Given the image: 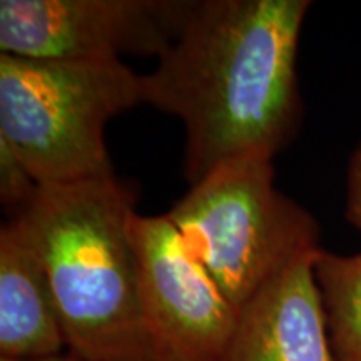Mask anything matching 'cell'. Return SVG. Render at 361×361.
Instances as JSON below:
<instances>
[{
  "mask_svg": "<svg viewBox=\"0 0 361 361\" xmlns=\"http://www.w3.org/2000/svg\"><path fill=\"white\" fill-rule=\"evenodd\" d=\"M308 0H194L186 24L142 75V101L186 129L184 178L224 162L274 159L300 133L298 47Z\"/></svg>",
  "mask_w": 361,
  "mask_h": 361,
  "instance_id": "obj_1",
  "label": "cell"
},
{
  "mask_svg": "<svg viewBox=\"0 0 361 361\" xmlns=\"http://www.w3.org/2000/svg\"><path fill=\"white\" fill-rule=\"evenodd\" d=\"M135 189L116 178L39 186L17 219L42 258L67 351L87 361H154L130 239Z\"/></svg>",
  "mask_w": 361,
  "mask_h": 361,
  "instance_id": "obj_2",
  "label": "cell"
},
{
  "mask_svg": "<svg viewBox=\"0 0 361 361\" xmlns=\"http://www.w3.org/2000/svg\"><path fill=\"white\" fill-rule=\"evenodd\" d=\"M139 104L142 75L123 61L0 54V141L39 186L116 178L106 126Z\"/></svg>",
  "mask_w": 361,
  "mask_h": 361,
  "instance_id": "obj_3",
  "label": "cell"
},
{
  "mask_svg": "<svg viewBox=\"0 0 361 361\" xmlns=\"http://www.w3.org/2000/svg\"><path fill=\"white\" fill-rule=\"evenodd\" d=\"M274 179L273 159L239 157L192 184L166 213L238 310L322 247L316 219Z\"/></svg>",
  "mask_w": 361,
  "mask_h": 361,
  "instance_id": "obj_4",
  "label": "cell"
},
{
  "mask_svg": "<svg viewBox=\"0 0 361 361\" xmlns=\"http://www.w3.org/2000/svg\"><path fill=\"white\" fill-rule=\"evenodd\" d=\"M194 0H2L0 54L106 62L161 57Z\"/></svg>",
  "mask_w": 361,
  "mask_h": 361,
  "instance_id": "obj_5",
  "label": "cell"
},
{
  "mask_svg": "<svg viewBox=\"0 0 361 361\" xmlns=\"http://www.w3.org/2000/svg\"><path fill=\"white\" fill-rule=\"evenodd\" d=\"M139 298L154 361H223L239 310L166 214L130 218Z\"/></svg>",
  "mask_w": 361,
  "mask_h": 361,
  "instance_id": "obj_6",
  "label": "cell"
},
{
  "mask_svg": "<svg viewBox=\"0 0 361 361\" xmlns=\"http://www.w3.org/2000/svg\"><path fill=\"white\" fill-rule=\"evenodd\" d=\"M316 252L293 263L239 310L223 361H336L313 274Z\"/></svg>",
  "mask_w": 361,
  "mask_h": 361,
  "instance_id": "obj_7",
  "label": "cell"
},
{
  "mask_svg": "<svg viewBox=\"0 0 361 361\" xmlns=\"http://www.w3.org/2000/svg\"><path fill=\"white\" fill-rule=\"evenodd\" d=\"M67 351L61 313L42 258L17 219L0 229V358Z\"/></svg>",
  "mask_w": 361,
  "mask_h": 361,
  "instance_id": "obj_8",
  "label": "cell"
},
{
  "mask_svg": "<svg viewBox=\"0 0 361 361\" xmlns=\"http://www.w3.org/2000/svg\"><path fill=\"white\" fill-rule=\"evenodd\" d=\"M313 274L336 361H361V252L336 255L319 250Z\"/></svg>",
  "mask_w": 361,
  "mask_h": 361,
  "instance_id": "obj_9",
  "label": "cell"
},
{
  "mask_svg": "<svg viewBox=\"0 0 361 361\" xmlns=\"http://www.w3.org/2000/svg\"><path fill=\"white\" fill-rule=\"evenodd\" d=\"M39 184L30 176L19 157L6 142L0 141V201L8 218L19 214L29 204Z\"/></svg>",
  "mask_w": 361,
  "mask_h": 361,
  "instance_id": "obj_10",
  "label": "cell"
},
{
  "mask_svg": "<svg viewBox=\"0 0 361 361\" xmlns=\"http://www.w3.org/2000/svg\"><path fill=\"white\" fill-rule=\"evenodd\" d=\"M346 180L345 216L350 224L361 229V141L351 154Z\"/></svg>",
  "mask_w": 361,
  "mask_h": 361,
  "instance_id": "obj_11",
  "label": "cell"
},
{
  "mask_svg": "<svg viewBox=\"0 0 361 361\" xmlns=\"http://www.w3.org/2000/svg\"><path fill=\"white\" fill-rule=\"evenodd\" d=\"M0 361H87L80 356H75L69 353V351H64V353L52 355V356H44V358H32V360H11V358H0Z\"/></svg>",
  "mask_w": 361,
  "mask_h": 361,
  "instance_id": "obj_12",
  "label": "cell"
}]
</instances>
